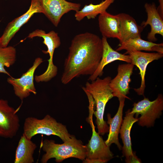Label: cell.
<instances>
[{
  "mask_svg": "<svg viewBox=\"0 0 163 163\" xmlns=\"http://www.w3.org/2000/svg\"><path fill=\"white\" fill-rule=\"evenodd\" d=\"M115 0H104L98 4L85 5L81 10L76 12L75 19L80 21L85 17L88 19H94L98 15L106 11Z\"/></svg>",
  "mask_w": 163,
  "mask_h": 163,
  "instance_id": "7402d4cb",
  "label": "cell"
},
{
  "mask_svg": "<svg viewBox=\"0 0 163 163\" xmlns=\"http://www.w3.org/2000/svg\"><path fill=\"white\" fill-rule=\"evenodd\" d=\"M16 58V50L12 46L0 47V73L11 76L4 67H9L15 63Z\"/></svg>",
  "mask_w": 163,
  "mask_h": 163,
  "instance_id": "603a6c76",
  "label": "cell"
},
{
  "mask_svg": "<svg viewBox=\"0 0 163 163\" xmlns=\"http://www.w3.org/2000/svg\"><path fill=\"white\" fill-rule=\"evenodd\" d=\"M102 52V39L97 35L88 32L76 35L64 61L62 83L66 85L80 75H92L98 66Z\"/></svg>",
  "mask_w": 163,
  "mask_h": 163,
  "instance_id": "6da1fadb",
  "label": "cell"
},
{
  "mask_svg": "<svg viewBox=\"0 0 163 163\" xmlns=\"http://www.w3.org/2000/svg\"><path fill=\"white\" fill-rule=\"evenodd\" d=\"M37 147L36 145L23 133L16 148L14 163L34 162L33 155Z\"/></svg>",
  "mask_w": 163,
  "mask_h": 163,
  "instance_id": "44dd1931",
  "label": "cell"
},
{
  "mask_svg": "<svg viewBox=\"0 0 163 163\" xmlns=\"http://www.w3.org/2000/svg\"><path fill=\"white\" fill-rule=\"evenodd\" d=\"M144 7L147 13V18L146 21L142 22L141 26L143 28L148 25L151 26V31L147 35V39L149 41H156L157 39L155 35L158 34L163 36V21L154 3H146Z\"/></svg>",
  "mask_w": 163,
  "mask_h": 163,
  "instance_id": "2e32d148",
  "label": "cell"
},
{
  "mask_svg": "<svg viewBox=\"0 0 163 163\" xmlns=\"http://www.w3.org/2000/svg\"><path fill=\"white\" fill-rule=\"evenodd\" d=\"M88 101L89 114L87 120L91 128L92 135L86 145L87 155L85 159L95 163H106L113 158V154L102 137L95 130L92 119L95 102L91 98H89Z\"/></svg>",
  "mask_w": 163,
  "mask_h": 163,
  "instance_id": "5b68a950",
  "label": "cell"
},
{
  "mask_svg": "<svg viewBox=\"0 0 163 163\" xmlns=\"http://www.w3.org/2000/svg\"></svg>",
  "mask_w": 163,
  "mask_h": 163,
  "instance_id": "d4e9b609",
  "label": "cell"
},
{
  "mask_svg": "<svg viewBox=\"0 0 163 163\" xmlns=\"http://www.w3.org/2000/svg\"><path fill=\"white\" fill-rule=\"evenodd\" d=\"M134 65L131 63L119 64L116 76L111 79L109 84L113 97L119 100L123 98L130 99L126 96L129 93V83Z\"/></svg>",
  "mask_w": 163,
  "mask_h": 163,
  "instance_id": "4fadbf2b",
  "label": "cell"
},
{
  "mask_svg": "<svg viewBox=\"0 0 163 163\" xmlns=\"http://www.w3.org/2000/svg\"><path fill=\"white\" fill-rule=\"evenodd\" d=\"M36 37L43 38V43L46 46L47 50H43L42 52L45 54L48 53L50 58L48 60V64L46 71L42 74L35 75L34 79L38 83L48 82L55 77L57 74L58 68L53 63V58L55 49L60 45V39L58 33L54 30L46 33L44 30L39 29L30 33L27 37L30 38Z\"/></svg>",
  "mask_w": 163,
  "mask_h": 163,
  "instance_id": "8992f818",
  "label": "cell"
},
{
  "mask_svg": "<svg viewBox=\"0 0 163 163\" xmlns=\"http://www.w3.org/2000/svg\"><path fill=\"white\" fill-rule=\"evenodd\" d=\"M159 5L157 8L158 12L161 16L163 18V0H158Z\"/></svg>",
  "mask_w": 163,
  "mask_h": 163,
  "instance_id": "cb8c5ba5",
  "label": "cell"
},
{
  "mask_svg": "<svg viewBox=\"0 0 163 163\" xmlns=\"http://www.w3.org/2000/svg\"><path fill=\"white\" fill-rule=\"evenodd\" d=\"M163 44L156 43L142 39L141 37L130 39L121 44L117 49V51L126 50V52L145 50L156 51L163 54Z\"/></svg>",
  "mask_w": 163,
  "mask_h": 163,
  "instance_id": "ffe728a7",
  "label": "cell"
},
{
  "mask_svg": "<svg viewBox=\"0 0 163 163\" xmlns=\"http://www.w3.org/2000/svg\"><path fill=\"white\" fill-rule=\"evenodd\" d=\"M23 133L28 139H31L38 134L58 136L64 142L72 141L76 138L70 134L66 126L58 122L49 114L42 119L28 117L25 120Z\"/></svg>",
  "mask_w": 163,
  "mask_h": 163,
  "instance_id": "3957f363",
  "label": "cell"
},
{
  "mask_svg": "<svg viewBox=\"0 0 163 163\" xmlns=\"http://www.w3.org/2000/svg\"><path fill=\"white\" fill-rule=\"evenodd\" d=\"M126 113L119 132L123 144L121 150L123 155L125 157L126 163H142L141 160L136 155L135 152L132 150L130 136L133 124L138 121L139 119L134 117L135 114L130 112V109L128 110Z\"/></svg>",
  "mask_w": 163,
  "mask_h": 163,
  "instance_id": "7c38bea8",
  "label": "cell"
},
{
  "mask_svg": "<svg viewBox=\"0 0 163 163\" xmlns=\"http://www.w3.org/2000/svg\"><path fill=\"white\" fill-rule=\"evenodd\" d=\"M125 99V98H123L119 100V107L116 113L113 117H111L110 113L107 114V123L109 125V129L107 138L105 142L109 147L112 144L114 143L120 150H122V146L119 142L118 135L123 120V110Z\"/></svg>",
  "mask_w": 163,
  "mask_h": 163,
  "instance_id": "ac0fdd59",
  "label": "cell"
},
{
  "mask_svg": "<svg viewBox=\"0 0 163 163\" xmlns=\"http://www.w3.org/2000/svg\"><path fill=\"white\" fill-rule=\"evenodd\" d=\"M125 54H128L131 61V63L136 66L140 71L141 79V85L139 88H134V90L138 95H144L145 88V76L147 66L153 61L162 58L163 54L158 53H145L141 51L129 52Z\"/></svg>",
  "mask_w": 163,
  "mask_h": 163,
  "instance_id": "5bb4252c",
  "label": "cell"
},
{
  "mask_svg": "<svg viewBox=\"0 0 163 163\" xmlns=\"http://www.w3.org/2000/svg\"><path fill=\"white\" fill-rule=\"evenodd\" d=\"M98 22L100 31L103 37L119 39V21L117 15H113L105 11L99 14Z\"/></svg>",
  "mask_w": 163,
  "mask_h": 163,
  "instance_id": "d6986e66",
  "label": "cell"
},
{
  "mask_svg": "<svg viewBox=\"0 0 163 163\" xmlns=\"http://www.w3.org/2000/svg\"><path fill=\"white\" fill-rule=\"evenodd\" d=\"M20 126L16 111L8 101L0 99V136L11 139L15 136Z\"/></svg>",
  "mask_w": 163,
  "mask_h": 163,
  "instance_id": "30bf717a",
  "label": "cell"
},
{
  "mask_svg": "<svg viewBox=\"0 0 163 163\" xmlns=\"http://www.w3.org/2000/svg\"><path fill=\"white\" fill-rule=\"evenodd\" d=\"M111 78L108 76L101 79L99 77L91 83L86 82L82 88L92 96L96 106V111L94 114L96 119L98 133L104 135L109 132V127L104 120L105 109L107 102L113 97L109 84Z\"/></svg>",
  "mask_w": 163,
  "mask_h": 163,
  "instance_id": "7a4b0ae2",
  "label": "cell"
},
{
  "mask_svg": "<svg viewBox=\"0 0 163 163\" xmlns=\"http://www.w3.org/2000/svg\"><path fill=\"white\" fill-rule=\"evenodd\" d=\"M39 0H31L28 10L24 14L9 23L0 37V47L8 46L9 42L21 27L35 13L43 14Z\"/></svg>",
  "mask_w": 163,
  "mask_h": 163,
  "instance_id": "8fae6325",
  "label": "cell"
},
{
  "mask_svg": "<svg viewBox=\"0 0 163 163\" xmlns=\"http://www.w3.org/2000/svg\"><path fill=\"white\" fill-rule=\"evenodd\" d=\"M40 148L45 152L41 159L42 163H46L52 158H55L57 163L70 158L83 161L87 155L86 145H84L80 140L76 139L62 144L56 143L53 140L46 139L41 142Z\"/></svg>",
  "mask_w": 163,
  "mask_h": 163,
  "instance_id": "277c9868",
  "label": "cell"
},
{
  "mask_svg": "<svg viewBox=\"0 0 163 163\" xmlns=\"http://www.w3.org/2000/svg\"><path fill=\"white\" fill-rule=\"evenodd\" d=\"M117 15L119 21L118 40L120 45L129 39L141 37L143 28L138 25L133 17L125 13H120Z\"/></svg>",
  "mask_w": 163,
  "mask_h": 163,
  "instance_id": "e0dca14e",
  "label": "cell"
},
{
  "mask_svg": "<svg viewBox=\"0 0 163 163\" xmlns=\"http://www.w3.org/2000/svg\"><path fill=\"white\" fill-rule=\"evenodd\" d=\"M163 110V96L161 94H159L153 101L145 97L134 103L130 112L135 114L136 118L140 115L138 121L139 125L148 128L154 126L155 120L160 118Z\"/></svg>",
  "mask_w": 163,
  "mask_h": 163,
  "instance_id": "52a82bcc",
  "label": "cell"
},
{
  "mask_svg": "<svg viewBox=\"0 0 163 163\" xmlns=\"http://www.w3.org/2000/svg\"><path fill=\"white\" fill-rule=\"evenodd\" d=\"M43 62L42 58L37 57L32 66L21 77L14 78L10 76L8 78L7 81L13 87L15 94L21 100L29 96L31 93L36 94L34 75L37 68Z\"/></svg>",
  "mask_w": 163,
  "mask_h": 163,
  "instance_id": "ba28073f",
  "label": "cell"
},
{
  "mask_svg": "<svg viewBox=\"0 0 163 163\" xmlns=\"http://www.w3.org/2000/svg\"><path fill=\"white\" fill-rule=\"evenodd\" d=\"M43 14L55 27L58 26L61 19L65 14L71 11L80 10V3L66 0H39Z\"/></svg>",
  "mask_w": 163,
  "mask_h": 163,
  "instance_id": "9c48e42d",
  "label": "cell"
},
{
  "mask_svg": "<svg viewBox=\"0 0 163 163\" xmlns=\"http://www.w3.org/2000/svg\"><path fill=\"white\" fill-rule=\"evenodd\" d=\"M102 40L103 52L101 59L96 69L92 75H90L88 79V80L91 82L102 75L104 67L111 62L119 60L125 62L127 63H131L129 55L122 54L113 49L108 43L107 38L103 37Z\"/></svg>",
  "mask_w": 163,
  "mask_h": 163,
  "instance_id": "9a60e30c",
  "label": "cell"
}]
</instances>
